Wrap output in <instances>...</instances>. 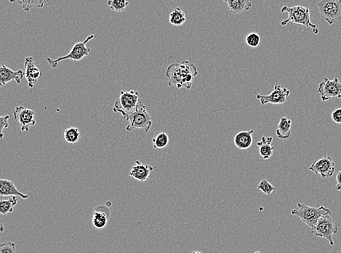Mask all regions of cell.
<instances>
[{"label":"cell","instance_id":"1","mask_svg":"<svg viewBox=\"0 0 341 253\" xmlns=\"http://www.w3.org/2000/svg\"><path fill=\"white\" fill-rule=\"evenodd\" d=\"M198 74L199 72L196 65L191 63L189 61L172 63L167 68L165 73L169 86L175 87L177 89L184 88L187 90L192 88L194 79Z\"/></svg>","mask_w":341,"mask_h":253},{"label":"cell","instance_id":"2","mask_svg":"<svg viewBox=\"0 0 341 253\" xmlns=\"http://www.w3.org/2000/svg\"><path fill=\"white\" fill-rule=\"evenodd\" d=\"M281 12L288 13V18L282 21L281 26H285L290 22H292L294 24L303 25L306 27L311 28L315 35L319 34V31L317 25L311 22L310 10L308 7L303 5L294 6V7H288L285 5L281 9Z\"/></svg>","mask_w":341,"mask_h":253},{"label":"cell","instance_id":"3","mask_svg":"<svg viewBox=\"0 0 341 253\" xmlns=\"http://www.w3.org/2000/svg\"><path fill=\"white\" fill-rule=\"evenodd\" d=\"M330 210V209L323 206L314 207L302 203H297V207L291 211V215L298 217L302 223L307 225L311 229L316 226L321 217L328 213Z\"/></svg>","mask_w":341,"mask_h":253},{"label":"cell","instance_id":"4","mask_svg":"<svg viewBox=\"0 0 341 253\" xmlns=\"http://www.w3.org/2000/svg\"><path fill=\"white\" fill-rule=\"evenodd\" d=\"M139 92L131 91H122L115 103L113 111L115 113H120L124 119L134 113L137 110L141 102Z\"/></svg>","mask_w":341,"mask_h":253},{"label":"cell","instance_id":"5","mask_svg":"<svg viewBox=\"0 0 341 253\" xmlns=\"http://www.w3.org/2000/svg\"><path fill=\"white\" fill-rule=\"evenodd\" d=\"M338 231L339 226L335 221L331 210L321 217L316 226L311 229V234H314L316 237L319 238L328 240L331 246H334L333 236L336 235Z\"/></svg>","mask_w":341,"mask_h":253},{"label":"cell","instance_id":"6","mask_svg":"<svg viewBox=\"0 0 341 253\" xmlns=\"http://www.w3.org/2000/svg\"><path fill=\"white\" fill-rule=\"evenodd\" d=\"M125 120L128 121L126 130L132 131L136 128H141L146 133H148L152 126V119L151 115L147 111L146 106L141 101L137 110L133 114L128 116Z\"/></svg>","mask_w":341,"mask_h":253},{"label":"cell","instance_id":"7","mask_svg":"<svg viewBox=\"0 0 341 253\" xmlns=\"http://www.w3.org/2000/svg\"><path fill=\"white\" fill-rule=\"evenodd\" d=\"M94 38L95 35H91L87 37L83 42H79V43H76L73 46L69 54L64 56V57H59L56 60H52V59L48 57L47 58L48 63H49L52 69H55V68L58 67V63L61 61L69 60L78 62V61L83 60L85 57H88L91 51V48L86 46L87 43Z\"/></svg>","mask_w":341,"mask_h":253},{"label":"cell","instance_id":"8","mask_svg":"<svg viewBox=\"0 0 341 253\" xmlns=\"http://www.w3.org/2000/svg\"><path fill=\"white\" fill-rule=\"evenodd\" d=\"M322 18L330 25L341 20V0H321L317 3Z\"/></svg>","mask_w":341,"mask_h":253},{"label":"cell","instance_id":"9","mask_svg":"<svg viewBox=\"0 0 341 253\" xmlns=\"http://www.w3.org/2000/svg\"><path fill=\"white\" fill-rule=\"evenodd\" d=\"M318 93L323 102L330 99H341V83L337 77L333 80L325 77L318 86Z\"/></svg>","mask_w":341,"mask_h":253},{"label":"cell","instance_id":"10","mask_svg":"<svg viewBox=\"0 0 341 253\" xmlns=\"http://www.w3.org/2000/svg\"><path fill=\"white\" fill-rule=\"evenodd\" d=\"M291 94V91L280 85H276L272 92L269 95H262L258 94L256 99L260 101L262 105L271 104V105H283L288 100V98Z\"/></svg>","mask_w":341,"mask_h":253},{"label":"cell","instance_id":"11","mask_svg":"<svg viewBox=\"0 0 341 253\" xmlns=\"http://www.w3.org/2000/svg\"><path fill=\"white\" fill-rule=\"evenodd\" d=\"M14 119L21 125V131H29L30 127L36 125L35 112L24 106H18L13 112Z\"/></svg>","mask_w":341,"mask_h":253},{"label":"cell","instance_id":"12","mask_svg":"<svg viewBox=\"0 0 341 253\" xmlns=\"http://www.w3.org/2000/svg\"><path fill=\"white\" fill-rule=\"evenodd\" d=\"M335 169L336 164L333 158L330 156L322 157L309 167L310 171L322 178H331L334 175Z\"/></svg>","mask_w":341,"mask_h":253},{"label":"cell","instance_id":"13","mask_svg":"<svg viewBox=\"0 0 341 253\" xmlns=\"http://www.w3.org/2000/svg\"><path fill=\"white\" fill-rule=\"evenodd\" d=\"M111 210L108 206L105 205H98L96 206L92 217L94 227L97 229H102L106 227L111 218Z\"/></svg>","mask_w":341,"mask_h":253},{"label":"cell","instance_id":"14","mask_svg":"<svg viewBox=\"0 0 341 253\" xmlns=\"http://www.w3.org/2000/svg\"><path fill=\"white\" fill-rule=\"evenodd\" d=\"M25 77L27 80L28 86L32 88L37 83L39 78L41 76V72L37 67L33 57H26L24 62Z\"/></svg>","mask_w":341,"mask_h":253},{"label":"cell","instance_id":"15","mask_svg":"<svg viewBox=\"0 0 341 253\" xmlns=\"http://www.w3.org/2000/svg\"><path fill=\"white\" fill-rule=\"evenodd\" d=\"M25 77V72L22 69L13 71L10 68L7 67L5 64H1L0 67V86L10 83L12 80H15L17 84L20 85L21 80Z\"/></svg>","mask_w":341,"mask_h":253},{"label":"cell","instance_id":"16","mask_svg":"<svg viewBox=\"0 0 341 253\" xmlns=\"http://www.w3.org/2000/svg\"><path fill=\"white\" fill-rule=\"evenodd\" d=\"M154 167L149 164H143L140 161H136L135 165L132 167L130 176L139 182H145L149 178Z\"/></svg>","mask_w":341,"mask_h":253},{"label":"cell","instance_id":"17","mask_svg":"<svg viewBox=\"0 0 341 253\" xmlns=\"http://www.w3.org/2000/svg\"><path fill=\"white\" fill-rule=\"evenodd\" d=\"M0 195L1 198L4 196H19L22 199H27L29 195H26L18 190L13 182L9 180H0Z\"/></svg>","mask_w":341,"mask_h":253},{"label":"cell","instance_id":"18","mask_svg":"<svg viewBox=\"0 0 341 253\" xmlns=\"http://www.w3.org/2000/svg\"><path fill=\"white\" fill-rule=\"evenodd\" d=\"M253 133V130L240 131L237 133L234 138V142L236 147L240 150H246L250 147L253 141V138H252Z\"/></svg>","mask_w":341,"mask_h":253},{"label":"cell","instance_id":"19","mask_svg":"<svg viewBox=\"0 0 341 253\" xmlns=\"http://www.w3.org/2000/svg\"><path fill=\"white\" fill-rule=\"evenodd\" d=\"M272 142L273 137L271 136H263L260 142H257V146L259 148V153L263 159H269L274 153L276 147L271 146Z\"/></svg>","mask_w":341,"mask_h":253},{"label":"cell","instance_id":"20","mask_svg":"<svg viewBox=\"0 0 341 253\" xmlns=\"http://www.w3.org/2000/svg\"><path fill=\"white\" fill-rule=\"evenodd\" d=\"M228 8L233 14H239L248 11L252 7V4L248 0H225Z\"/></svg>","mask_w":341,"mask_h":253},{"label":"cell","instance_id":"21","mask_svg":"<svg viewBox=\"0 0 341 253\" xmlns=\"http://www.w3.org/2000/svg\"><path fill=\"white\" fill-rule=\"evenodd\" d=\"M292 121L286 117H282L276 130L277 137L282 140L289 139L291 135Z\"/></svg>","mask_w":341,"mask_h":253},{"label":"cell","instance_id":"22","mask_svg":"<svg viewBox=\"0 0 341 253\" xmlns=\"http://www.w3.org/2000/svg\"><path fill=\"white\" fill-rule=\"evenodd\" d=\"M186 21H187V15L180 7H176L170 12V16H169V22L170 24L180 26L184 24Z\"/></svg>","mask_w":341,"mask_h":253},{"label":"cell","instance_id":"23","mask_svg":"<svg viewBox=\"0 0 341 253\" xmlns=\"http://www.w3.org/2000/svg\"><path fill=\"white\" fill-rule=\"evenodd\" d=\"M18 201L16 196H11L7 200L1 199V201H0V213L4 215L13 212L14 207L18 204Z\"/></svg>","mask_w":341,"mask_h":253},{"label":"cell","instance_id":"24","mask_svg":"<svg viewBox=\"0 0 341 253\" xmlns=\"http://www.w3.org/2000/svg\"><path fill=\"white\" fill-rule=\"evenodd\" d=\"M65 140L69 144H75L80 139V130L77 127L66 128L63 132Z\"/></svg>","mask_w":341,"mask_h":253},{"label":"cell","instance_id":"25","mask_svg":"<svg viewBox=\"0 0 341 253\" xmlns=\"http://www.w3.org/2000/svg\"><path fill=\"white\" fill-rule=\"evenodd\" d=\"M170 142L168 134L163 131L159 133L156 137L152 139L153 147L155 149H162L167 147Z\"/></svg>","mask_w":341,"mask_h":253},{"label":"cell","instance_id":"26","mask_svg":"<svg viewBox=\"0 0 341 253\" xmlns=\"http://www.w3.org/2000/svg\"><path fill=\"white\" fill-rule=\"evenodd\" d=\"M129 4V1L126 0H109L108 5L113 11L120 12L124 11Z\"/></svg>","mask_w":341,"mask_h":253},{"label":"cell","instance_id":"27","mask_svg":"<svg viewBox=\"0 0 341 253\" xmlns=\"http://www.w3.org/2000/svg\"><path fill=\"white\" fill-rule=\"evenodd\" d=\"M18 4L22 6L25 12H29L34 7H43L46 1L43 0H36V1H18Z\"/></svg>","mask_w":341,"mask_h":253},{"label":"cell","instance_id":"28","mask_svg":"<svg viewBox=\"0 0 341 253\" xmlns=\"http://www.w3.org/2000/svg\"><path fill=\"white\" fill-rule=\"evenodd\" d=\"M244 42L249 47L255 49L260 45V35L258 33H255V32H251V33L248 34L247 36L245 37Z\"/></svg>","mask_w":341,"mask_h":253},{"label":"cell","instance_id":"29","mask_svg":"<svg viewBox=\"0 0 341 253\" xmlns=\"http://www.w3.org/2000/svg\"><path fill=\"white\" fill-rule=\"evenodd\" d=\"M257 188L260 191L263 192V193L267 195H271L276 190L275 187L271 183H269L267 180H262L258 185V186H257Z\"/></svg>","mask_w":341,"mask_h":253},{"label":"cell","instance_id":"30","mask_svg":"<svg viewBox=\"0 0 341 253\" xmlns=\"http://www.w3.org/2000/svg\"><path fill=\"white\" fill-rule=\"evenodd\" d=\"M16 245L14 242H8L1 244L0 253H15Z\"/></svg>","mask_w":341,"mask_h":253},{"label":"cell","instance_id":"31","mask_svg":"<svg viewBox=\"0 0 341 253\" xmlns=\"http://www.w3.org/2000/svg\"><path fill=\"white\" fill-rule=\"evenodd\" d=\"M9 119H10L9 115L0 117V124H1V126H0V131H0V137L1 139H2L3 136H4V130L9 127Z\"/></svg>","mask_w":341,"mask_h":253},{"label":"cell","instance_id":"32","mask_svg":"<svg viewBox=\"0 0 341 253\" xmlns=\"http://www.w3.org/2000/svg\"><path fill=\"white\" fill-rule=\"evenodd\" d=\"M331 116L332 119L336 124H341V108L335 110Z\"/></svg>","mask_w":341,"mask_h":253},{"label":"cell","instance_id":"33","mask_svg":"<svg viewBox=\"0 0 341 253\" xmlns=\"http://www.w3.org/2000/svg\"><path fill=\"white\" fill-rule=\"evenodd\" d=\"M336 181H337L336 190L341 191V170L339 171V173L336 175Z\"/></svg>","mask_w":341,"mask_h":253},{"label":"cell","instance_id":"34","mask_svg":"<svg viewBox=\"0 0 341 253\" xmlns=\"http://www.w3.org/2000/svg\"><path fill=\"white\" fill-rule=\"evenodd\" d=\"M192 253H202L199 252V251H194V252Z\"/></svg>","mask_w":341,"mask_h":253},{"label":"cell","instance_id":"35","mask_svg":"<svg viewBox=\"0 0 341 253\" xmlns=\"http://www.w3.org/2000/svg\"><path fill=\"white\" fill-rule=\"evenodd\" d=\"M255 253H261V252H260V251H256Z\"/></svg>","mask_w":341,"mask_h":253}]
</instances>
